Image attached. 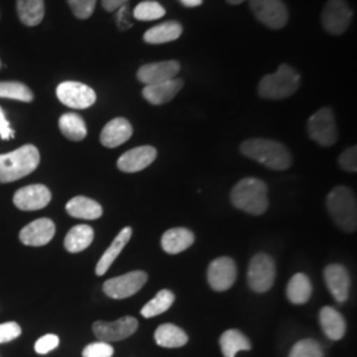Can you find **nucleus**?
<instances>
[{
    "label": "nucleus",
    "mask_w": 357,
    "mask_h": 357,
    "mask_svg": "<svg viewBox=\"0 0 357 357\" xmlns=\"http://www.w3.org/2000/svg\"><path fill=\"white\" fill-rule=\"evenodd\" d=\"M241 153L262 166L274 171H284L293 165V156L287 147L280 142L255 138L243 142Z\"/></svg>",
    "instance_id": "f257e3e1"
},
{
    "label": "nucleus",
    "mask_w": 357,
    "mask_h": 357,
    "mask_svg": "<svg viewBox=\"0 0 357 357\" xmlns=\"http://www.w3.org/2000/svg\"><path fill=\"white\" fill-rule=\"evenodd\" d=\"M231 204L245 213L261 216L268 208V185L257 178L240 180L230 192Z\"/></svg>",
    "instance_id": "f03ea898"
},
{
    "label": "nucleus",
    "mask_w": 357,
    "mask_h": 357,
    "mask_svg": "<svg viewBox=\"0 0 357 357\" xmlns=\"http://www.w3.org/2000/svg\"><path fill=\"white\" fill-rule=\"evenodd\" d=\"M40 165V153L33 144H26L13 153L0 155V183H13L32 174Z\"/></svg>",
    "instance_id": "7ed1b4c3"
},
{
    "label": "nucleus",
    "mask_w": 357,
    "mask_h": 357,
    "mask_svg": "<svg viewBox=\"0 0 357 357\" xmlns=\"http://www.w3.org/2000/svg\"><path fill=\"white\" fill-rule=\"evenodd\" d=\"M327 209L335 224L347 233L357 228V202L355 193L344 185L335 187L327 196Z\"/></svg>",
    "instance_id": "20e7f679"
},
{
    "label": "nucleus",
    "mask_w": 357,
    "mask_h": 357,
    "mask_svg": "<svg viewBox=\"0 0 357 357\" xmlns=\"http://www.w3.org/2000/svg\"><path fill=\"white\" fill-rule=\"evenodd\" d=\"M299 85L301 75L290 65L282 64L275 73L259 81L258 94L265 100H284L295 94Z\"/></svg>",
    "instance_id": "39448f33"
},
{
    "label": "nucleus",
    "mask_w": 357,
    "mask_h": 357,
    "mask_svg": "<svg viewBox=\"0 0 357 357\" xmlns=\"http://www.w3.org/2000/svg\"><path fill=\"white\" fill-rule=\"evenodd\" d=\"M277 275L275 261L265 253H258L250 259L248 270V283L249 287L255 293H266L268 291Z\"/></svg>",
    "instance_id": "423d86ee"
},
{
    "label": "nucleus",
    "mask_w": 357,
    "mask_h": 357,
    "mask_svg": "<svg viewBox=\"0 0 357 357\" xmlns=\"http://www.w3.org/2000/svg\"><path fill=\"white\" fill-rule=\"evenodd\" d=\"M307 132L310 138L323 147H330L337 141V126L333 110L323 107L311 115L307 122Z\"/></svg>",
    "instance_id": "0eeeda50"
},
{
    "label": "nucleus",
    "mask_w": 357,
    "mask_h": 357,
    "mask_svg": "<svg viewBox=\"0 0 357 357\" xmlns=\"http://www.w3.org/2000/svg\"><path fill=\"white\" fill-rule=\"evenodd\" d=\"M255 19L271 29H281L289 22V10L282 0H249Z\"/></svg>",
    "instance_id": "6e6552de"
},
{
    "label": "nucleus",
    "mask_w": 357,
    "mask_h": 357,
    "mask_svg": "<svg viewBox=\"0 0 357 357\" xmlns=\"http://www.w3.org/2000/svg\"><path fill=\"white\" fill-rule=\"evenodd\" d=\"M149 280L147 273L135 270L128 274L112 278L103 283V293L112 299H126L141 291L142 287Z\"/></svg>",
    "instance_id": "1a4fd4ad"
},
{
    "label": "nucleus",
    "mask_w": 357,
    "mask_h": 357,
    "mask_svg": "<svg viewBox=\"0 0 357 357\" xmlns=\"http://www.w3.org/2000/svg\"><path fill=\"white\" fill-rule=\"evenodd\" d=\"M352 17L354 13L345 0H328L321 13V24L330 35L339 36L348 29Z\"/></svg>",
    "instance_id": "9d476101"
},
{
    "label": "nucleus",
    "mask_w": 357,
    "mask_h": 357,
    "mask_svg": "<svg viewBox=\"0 0 357 357\" xmlns=\"http://www.w3.org/2000/svg\"><path fill=\"white\" fill-rule=\"evenodd\" d=\"M57 98L65 106L72 109H88L97 101L96 91L88 85L77 81L61 82L56 89Z\"/></svg>",
    "instance_id": "9b49d317"
},
{
    "label": "nucleus",
    "mask_w": 357,
    "mask_h": 357,
    "mask_svg": "<svg viewBox=\"0 0 357 357\" xmlns=\"http://www.w3.org/2000/svg\"><path fill=\"white\" fill-rule=\"evenodd\" d=\"M138 320L132 317H123L115 321L98 320L93 324L94 335L105 343L121 342L134 335L138 330Z\"/></svg>",
    "instance_id": "f8f14e48"
},
{
    "label": "nucleus",
    "mask_w": 357,
    "mask_h": 357,
    "mask_svg": "<svg viewBox=\"0 0 357 357\" xmlns=\"http://www.w3.org/2000/svg\"><path fill=\"white\" fill-rule=\"evenodd\" d=\"M208 283L215 291H227L237 280L236 262L229 257H218L209 264L206 271Z\"/></svg>",
    "instance_id": "ddd939ff"
},
{
    "label": "nucleus",
    "mask_w": 357,
    "mask_h": 357,
    "mask_svg": "<svg viewBox=\"0 0 357 357\" xmlns=\"http://www.w3.org/2000/svg\"><path fill=\"white\" fill-rule=\"evenodd\" d=\"M51 191L43 184L20 188L13 196V204L20 211H38L51 203Z\"/></svg>",
    "instance_id": "4468645a"
},
{
    "label": "nucleus",
    "mask_w": 357,
    "mask_h": 357,
    "mask_svg": "<svg viewBox=\"0 0 357 357\" xmlns=\"http://www.w3.org/2000/svg\"><path fill=\"white\" fill-rule=\"evenodd\" d=\"M180 72V64L175 60H167L160 63L142 65L137 72V77L142 84L155 85L174 79Z\"/></svg>",
    "instance_id": "2eb2a0df"
},
{
    "label": "nucleus",
    "mask_w": 357,
    "mask_h": 357,
    "mask_svg": "<svg viewBox=\"0 0 357 357\" xmlns=\"http://www.w3.org/2000/svg\"><path fill=\"white\" fill-rule=\"evenodd\" d=\"M158 156V151L153 146H141L135 147L132 150H128V153H123L118 162L116 166L126 174H135L143 171L144 168L151 166L153 160Z\"/></svg>",
    "instance_id": "dca6fc26"
},
{
    "label": "nucleus",
    "mask_w": 357,
    "mask_h": 357,
    "mask_svg": "<svg viewBox=\"0 0 357 357\" xmlns=\"http://www.w3.org/2000/svg\"><path fill=\"white\" fill-rule=\"evenodd\" d=\"M56 233V225L50 218H38L24 227L19 238L26 246H44L51 241Z\"/></svg>",
    "instance_id": "f3484780"
},
{
    "label": "nucleus",
    "mask_w": 357,
    "mask_h": 357,
    "mask_svg": "<svg viewBox=\"0 0 357 357\" xmlns=\"http://www.w3.org/2000/svg\"><path fill=\"white\" fill-rule=\"evenodd\" d=\"M324 281L335 301L339 303H344L349 296L351 287V278L348 270L337 264L328 265L324 268Z\"/></svg>",
    "instance_id": "a211bd4d"
},
{
    "label": "nucleus",
    "mask_w": 357,
    "mask_h": 357,
    "mask_svg": "<svg viewBox=\"0 0 357 357\" xmlns=\"http://www.w3.org/2000/svg\"><path fill=\"white\" fill-rule=\"evenodd\" d=\"M132 135V126L126 118L118 116L105 125L100 141L107 149H115L126 143Z\"/></svg>",
    "instance_id": "6ab92c4d"
},
{
    "label": "nucleus",
    "mask_w": 357,
    "mask_h": 357,
    "mask_svg": "<svg viewBox=\"0 0 357 357\" xmlns=\"http://www.w3.org/2000/svg\"><path fill=\"white\" fill-rule=\"evenodd\" d=\"M184 86V81L180 78H174L166 82L155 84V85H147L142 91L144 100L147 102L159 106L172 101L180 90Z\"/></svg>",
    "instance_id": "aec40b11"
},
{
    "label": "nucleus",
    "mask_w": 357,
    "mask_h": 357,
    "mask_svg": "<svg viewBox=\"0 0 357 357\" xmlns=\"http://www.w3.org/2000/svg\"><path fill=\"white\" fill-rule=\"evenodd\" d=\"M319 323L324 335L330 340L336 342L344 337L347 330L344 318L333 307L326 306L320 310Z\"/></svg>",
    "instance_id": "412c9836"
},
{
    "label": "nucleus",
    "mask_w": 357,
    "mask_h": 357,
    "mask_svg": "<svg viewBox=\"0 0 357 357\" xmlns=\"http://www.w3.org/2000/svg\"><path fill=\"white\" fill-rule=\"evenodd\" d=\"M195 243V234L187 228H172L162 237V248L168 255H178Z\"/></svg>",
    "instance_id": "4be33fe9"
},
{
    "label": "nucleus",
    "mask_w": 357,
    "mask_h": 357,
    "mask_svg": "<svg viewBox=\"0 0 357 357\" xmlns=\"http://www.w3.org/2000/svg\"><path fill=\"white\" fill-rule=\"evenodd\" d=\"M132 236V229L130 227H126L123 229L121 230L116 237L114 238V241L112 243V245L106 249V252L103 253L101 259L98 261L97 266H96V274L97 275H103L110 266L113 265L115 259L118 258V255L122 253V250L125 249V246L128 245L130 238Z\"/></svg>",
    "instance_id": "5701e85b"
},
{
    "label": "nucleus",
    "mask_w": 357,
    "mask_h": 357,
    "mask_svg": "<svg viewBox=\"0 0 357 357\" xmlns=\"http://www.w3.org/2000/svg\"><path fill=\"white\" fill-rule=\"evenodd\" d=\"M66 212L69 216L82 220H97L102 216L103 209L100 203L85 196H76L66 203Z\"/></svg>",
    "instance_id": "b1692460"
},
{
    "label": "nucleus",
    "mask_w": 357,
    "mask_h": 357,
    "mask_svg": "<svg viewBox=\"0 0 357 357\" xmlns=\"http://www.w3.org/2000/svg\"><path fill=\"white\" fill-rule=\"evenodd\" d=\"M183 33V26L175 22L169 20L166 23H162L159 26H153L149 31H146L143 40L147 44H166L178 40Z\"/></svg>",
    "instance_id": "393cba45"
},
{
    "label": "nucleus",
    "mask_w": 357,
    "mask_h": 357,
    "mask_svg": "<svg viewBox=\"0 0 357 357\" xmlns=\"http://www.w3.org/2000/svg\"><path fill=\"white\" fill-rule=\"evenodd\" d=\"M16 11L24 26H38L45 15V3L44 0H16Z\"/></svg>",
    "instance_id": "a878e982"
},
{
    "label": "nucleus",
    "mask_w": 357,
    "mask_h": 357,
    "mask_svg": "<svg viewBox=\"0 0 357 357\" xmlns=\"http://www.w3.org/2000/svg\"><path fill=\"white\" fill-rule=\"evenodd\" d=\"M128 1V0H102L103 10L107 13H113ZM68 4L76 17L86 20L94 13L97 0H68Z\"/></svg>",
    "instance_id": "bb28decb"
},
{
    "label": "nucleus",
    "mask_w": 357,
    "mask_h": 357,
    "mask_svg": "<svg viewBox=\"0 0 357 357\" xmlns=\"http://www.w3.org/2000/svg\"><path fill=\"white\" fill-rule=\"evenodd\" d=\"M312 295V284L303 273L295 274L287 283L286 296L294 305H305Z\"/></svg>",
    "instance_id": "cd10ccee"
},
{
    "label": "nucleus",
    "mask_w": 357,
    "mask_h": 357,
    "mask_svg": "<svg viewBox=\"0 0 357 357\" xmlns=\"http://www.w3.org/2000/svg\"><path fill=\"white\" fill-rule=\"evenodd\" d=\"M155 342L163 348H180L188 343V335L178 326L166 323L156 328Z\"/></svg>",
    "instance_id": "c85d7f7f"
},
{
    "label": "nucleus",
    "mask_w": 357,
    "mask_h": 357,
    "mask_svg": "<svg viewBox=\"0 0 357 357\" xmlns=\"http://www.w3.org/2000/svg\"><path fill=\"white\" fill-rule=\"evenodd\" d=\"M94 240V230L89 225H77L65 237V249L69 253H79L88 249Z\"/></svg>",
    "instance_id": "c756f323"
},
{
    "label": "nucleus",
    "mask_w": 357,
    "mask_h": 357,
    "mask_svg": "<svg viewBox=\"0 0 357 357\" xmlns=\"http://www.w3.org/2000/svg\"><path fill=\"white\" fill-rule=\"evenodd\" d=\"M59 128L66 139L81 142L88 135V128L85 121L75 113H66L61 115L59 121Z\"/></svg>",
    "instance_id": "7c9ffc66"
},
{
    "label": "nucleus",
    "mask_w": 357,
    "mask_h": 357,
    "mask_svg": "<svg viewBox=\"0 0 357 357\" xmlns=\"http://www.w3.org/2000/svg\"><path fill=\"white\" fill-rule=\"evenodd\" d=\"M220 347L224 357H236L240 351H249L252 344L249 339L238 330H228L220 337Z\"/></svg>",
    "instance_id": "2f4dec72"
},
{
    "label": "nucleus",
    "mask_w": 357,
    "mask_h": 357,
    "mask_svg": "<svg viewBox=\"0 0 357 357\" xmlns=\"http://www.w3.org/2000/svg\"><path fill=\"white\" fill-rule=\"evenodd\" d=\"M175 302V295L171 290L163 289L153 296V299L144 305L141 310L142 317L146 319H150L153 317H158L163 312L168 311Z\"/></svg>",
    "instance_id": "473e14b6"
},
{
    "label": "nucleus",
    "mask_w": 357,
    "mask_h": 357,
    "mask_svg": "<svg viewBox=\"0 0 357 357\" xmlns=\"http://www.w3.org/2000/svg\"><path fill=\"white\" fill-rule=\"evenodd\" d=\"M0 98L16 100L22 102H32L35 100L33 91L23 82L3 81L0 82Z\"/></svg>",
    "instance_id": "72a5a7b5"
},
{
    "label": "nucleus",
    "mask_w": 357,
    "mask_h": 357,
    "mask_svg": "<svg viewBox=\"0 0 357 357\" xmlns=\"http://www.w3.org/2000/svg\"><path fill=\"white\" fill-rule=\"evenodd\" d=\"M166 15V10L165 7L153 0H146L139 3L135 8L132 16L137 20L141 22H153V20H158L160 17H163Z\"/></svg>",
    "instance_id": "f704fd0d"
},
{
    "label": "nucleus",
    "mask_w": 357,
    "mask_h": 357,
    "mask_svg": "<svg viewBox=\"0 0 357 357\" xmlns=\"http://www.w3.org/2000/svg\"><path fill=\"white\" fill-rule=\"evenodd\" d=\"M289 357H324V355L317 340L303 339L294 345Z\"/></svg>",
    "instance_id": "c9c22d12"
},
{
    "label": "nucleus",
    "mask_w": 357,
    "mask_h": 357,
    "mask_svg": "<svg viewBox=\"0 0 357 357\" xmlns=\"http://www.w3.org/2000/svg\"><path fill=\"white\" fill-rule=\"evenodd\" d=\"M113 355L114 348L105 342L91 343L82 351V357H113Z\"/></svg>",
    "instance_id": "e433bc0d"
},
{
    "label": "nucleus",
    "mask_w": 357,
    "mask_h": 357,
    "mask_svg": "<svg viewBox=\"0 0 357 357\" xmlns=\"http://www.w3.org/2000/svg\"><path fill=\"white\" fill-rule=\"evenodd\" d=\"M59 344H60L59 336L53 335V333H48L38 339L35 344V351L38 352V355H45V354H50L54 348H57Z\"/></svg>",
    "instance_id": "4c0bfd02"
},
{
    "label": "nucleus",
    "mask_w": 357,
    "mask_h": 357,
    "mask_svg": "<svg viewBox=\"0 0 357 357\" xmlns=\"http://www.w3.org/2000/svg\"><path fill=\"white\" fill-rule=\"evenodd\" d=\"M22 335V327L15 321H7L0 324V344L8 343Z\"/></svg>",
    "instance_id": "58836bf2"
},
{
    "label": "nucleus",
    "mask_w": 357,
    "mask_h": 357,
    "mask_svg": "<svg viewBox=\"0 0 357 357\" xmlns=\"http://www.w3.org/2000/svg\"><path fill=\"white\" fill-rule=\"evenodd\" d=\"M339 166L348 172L357 171V149L356 146L347 149L344 153L339 156Z\"/></svg>",
    "instance_id": "ea45409f"
},
{
    "label": "nucleus",
    "mask_w": 357,
    "mask_h": 357,
    "mask_svg": "<svg viewBox=\"0 0 357 357\" xmlns=\"http://www.w3.org/2000/svg\"><path fill=\"white\" fill-rule=\"evenodd\" d=\"M116 24H118V26H119L122 31L128 29L130 26H132V24H134V23L131 22V17H130V11H128V3L118 8Z\"/></svg>",
    "instance_id": "a19ab883"
},
{
    "label": "nucleus",
    "mask_w": 357,
    "mask_h": 357,
    "mask_svg": "<svg viewBox=\"0 0 357 357\" xmlns=\"http://www.w3.org/2000/svg\"><path fill=\"white\" fill-rule=\"evenodd\" d=\"M13 135H15V131L11 128L10 122L7 121L3 109L0 107V138L3 141H8V139H13Z\"/></svg>",
    "instance_id": "79ce46f5"
},
{
    "label": "nucleus",
    "mask_w": 357,
    "mask_h": 357,
    "mask_svg": "<svg viewBox=\"0 0 357 357\" xmlns=\"http://www.w3.org/2000/svg\"><path fill=\"white\" fill-rule=\"evenodd\" d=\"M180 3H181L183 6H185V7H188V8H192V7H199V6H202L203 0H180Z\"/></svg>",
    "instance_id": "37998d69"
},
{
    "label": "nucleus",
    "mask_w": 357,
    "mask_h": 357,
    "mask_svg": "<svg viewBox=\"0 0 357 357\" xmlns=\"http://www.w3.org/2000/svg\"><path fill=\"white\" fill-rule=\"evenodd\" d=\"M229 4H233V6H237V4H241L243 1H246V0H227Z\"/></svg>",
    "instance_id": "c03bdc74"
},
{
    "label": "nucleus",
    "mask_w": 357,
    "mask_h": 357,
    "mask_svg": "<svg viewBox=\"0 0 357 357\" xmlns=\"http://www.w3.org/2000/svg\"><path fill=\"white\" fill-rule=\"evenodd\" d=\"M0 68H1V61H0Z\"/></svg>",
    "instance_id": "a18cd8bd"
}]
</instances>
